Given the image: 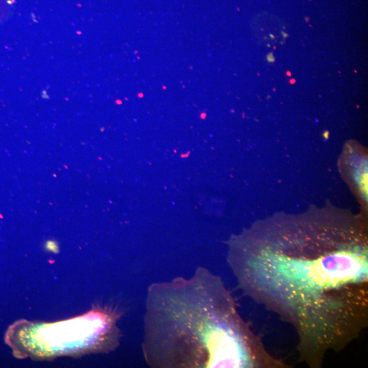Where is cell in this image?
Instances as JSON below:
<instances>
[{"instance_id":"obj_2","label":"cell","mask_w":368,"mask_h":368,"mask_svg":"<svg viewBox=\"0 0 368 368\" xmlns=\"http://www.w3.org/2000/svg\"><path fill=\"white\" fill-rule=\"evenodd\" d=\"M143 352L154 368H248L254 343L220 278L198 267L190 278L151 284Z\"/></svg>"},{"instance_id":"obj_5","label":"cell","mask_w":368,"mask_h":368,"mask_svg":"<svg viewBox=\"0 0 368 368\" xmlns=\"http://www.w3.org/2000/svg\"><path fill=\"white\" fill-rule=\"evenodd\" d=\"M270 37L272 38V39H274V38H275V37H274V35H272V34H270Z\"/></svg>"},{"instance_id":"obj_1","label":"cell","mask_w":368,"mask_h":368,"mask_svg":"<svg viewBox=\"0 0 368 368\" xmlns=\"http://www.w3.org/2000/svg\"><path fill=\"white\" fill-rule=\"evenodd\" d=\"M228 263L247 294L266 301L323 345L349 333L367 305L365 249H237Z\"/></svg>"},{"instance_id":"obj_4","label":"cell","mask_w":368,"mask_h":368,"mask_svg":"<svg viewBox=\"0 0 368 368\" xmlns=\"http://www.w3.org/2000/svg\"><path fill=\"white\" fill-rule=\"evenodd\" d=\"M282 34H283V36L284 38H287L289 36V34H287V33L285 32H282Z\"/></svg>"},{"instance_id":"obj_3","label":"cell","mask_w":368,"mask_h":368,"mask_svg":"<svg viewBox=\"0 0 368 368\" xmlns=\"http://www.w3.org/2000/svg\"><path fill=\"white\" fill-rule=\"evenodd\" d=\"M267 60L269 63H274V62H275V57H274V55L273 53H270V54L267 55Z\"/></svg>"}]
</instances>
